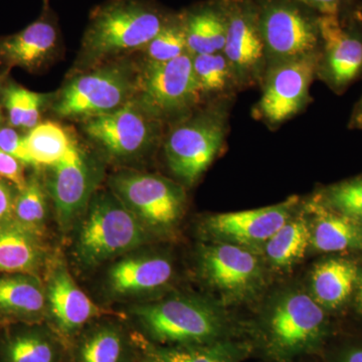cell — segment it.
<instances>
[{"mask_svg":"<svg viewBox=\"0 0 362 362\" xmlns=\"http://www.w3.org/2000/svg\"><path fill=\"white\" fill-rule=\"evenodd\" d=\"M109 185L149 233H168L185 213V187L164 176L121 171L111 176Z\"/></svg>","mask_w":362,"mask_h":362,"instance_id":"obj_8","label":"cell"},{"mask_svg":"<svg viewBox=\"0 0 362 362\" xmlns=\"http://www.w3.org/2000/svg\"><path fill=\"white\" fill-rule=\"evenodd\" d=\"M361 269L354 261L328 259L317 264L311 273L310 295L326 312L346 303L356 290Z\"/></svg>","mask_w":362,"mask_h":362,"instance_id":"obj_26","label":"cell"},{"mask_svg":"<svg viewBox=\"0 0 362 362\" xmlns=\"http://www.w3.org/2000/svg\"><path fill=\"white\" fill-rule=\"evenodd\" d=\"M68 349L69 362H137L141 356L132 329L103 317L88 324Z\"/></svg>","mask_w":362,"mask_h":362,"instance_id":"obj_19","label":"cell"},{"mask_svg":"<svg viewBox=\"0 0 362 362\" xmlns=\"http://www.w3.org/2000/svg\"><path fill=\"white\" fill-rule=\"evenodd\" d=\"M319 16H342L354 11L359 0H298Z\"/></svg>","mask_w":362,"mask_h":362,"instance_id":"obj_37","label":"cell"},{"mask_svg":"<svg viewBox=\"0 0 362 362\" xmlns=\"http://www.w3.org/2000/svg\"><path fill=\"white\" fill-rule=\"evenodd\" d=\"M356 8L342 16H320L319 20L317 78L337 95L362 78V21Z\"/></svg>","mask_w":362,"mask_h":362,"instance_id":"obj_11","label":"cell"},{"mask_svg":"<svg viewBox=\"0 0 362 362\" xmlns=\"http://www.w3.org/2000/svg\"><path fill=\"white\" fill-rule=\"evenodd\" d=\"M349 129L362 130V94L358 101L354 105L351 116H350Z\"/></svg>","mask_w":362,"mask_h":362,"instance_id":"obj_41","label":"cell"},{"mask_svg":"<svg viewBox=\"0 0 362 362\" xmlns=\"http://www.w3.org/2000/svg\"><path fill=\"white\" fill-rule=\"evenodd\" d=\"M233 99L209 102L173 124L164 141L169 170L192 187L223 151L230 131Z\"/></svg>","mask_w":362,"mask_h":362,"instance_id":"obj_4","label":"cell"},{"mask_svg":"<svg viewBox=\"0 0 362 362\" xmlns=\"http://www.w3.org/2000/svg\"><path fill=\"white\" fill-rule=\"evenodd\" d=\"M132 332L146 362H243L255 352L250 339H226L195 346H164L147 341L134 330Z\"/></svg>","mask_w":362,"mask_h":362,"instance_id":"obj_23","label":"cell"},{"mask_svg":"<svg viewBox=\"0 0 362 362\" xmlns=\"http://www.w3.org/2000/svg\"><path fill=\"white\" fill-rule=\"evenodd\" d=\"M0 317L9 323H42L47 318L45 285L35 274L0 276Z\"/></svg>","mask_w":362,"mask_h":362,"instance_id":"obj_22","label":"cell"},{"mask_svg":"<svg viewBox=\"0 0 362 362\" xmlns=\"http://www.w3.org/2000/svg\"><path fill=\"white\" fill-rule=\"evenodd\" d=\"M293 362H295V361H293Z\"/></svg>","mask_w":362,"mask_h":362,"instance_id":"obj_46","label":"cell"},{"mask_svg":"<svg viewBox=\"0 0 362 362\" xmlns=\"http://www.w3.org/2000/svg\"><path fill=\"white\" fill-rule=\"evenodd\" d=\"M265 49L267 69L318 54L320 16L298 0H252Z\"/></svg>","mask_w":362,"mask_h":362,"instance_id":"obj_7","label":"cell"},{"mask_svg":"<svg viewBox=\"0 0 362 362\" xmlns=\"http://www.w3.org/2000/svg\"><path fill=\"white\" fill-rule=\"evenodd\" d=\"M0 176L13 182L18 189L25 187L23 163L0 148Z\"/></svg>","mask_w":362,"mask_h":362,"instance_id":"obj_38","label":"cell"},{"mask_svg":"<svg viewBox=\"0 0 362 362\" xmlns=\"http://www.w3.org/2000/svg\"><path fill=\"white\" fill-rule=\"evenodd\" d=\"M326 362H362V338H349L335 345L326 347L323 354Z\"/></svg>","mask_w":362,"mask_h":362,"instance_id":"obj_36","label":"cell"},{"mask_svg":"<svg viewBox=\"0 0 362 362\" xmlns=\"http://www.w3.org/2000/svg\"><path fill=\"white\" fill-rule=\"evenodd\" d=\"M308 247H310L308 220L303 216L294 214L267 240L263 250L271 266L285 270L303 258Z\"/></svg>","mask_w":362,"mask_h":362,"instance_id":"obj_29","label":"cell"},{"mask_svg":"<svg viewBox=\"0 0 362 362\" xmlns=\"http://www.w3.org/2000/svg\"><path fill=\"white\" fill-rule=\"evenodd\" d=\"M173 14L154 0H108L90 13L83 56L95 63L143 49Z\"/></svg>","mask_w":362,"mask_h":362,"instance_id":"obj_3","label":"cell"},{"mask_svg":"<svg viewBox=\"0 0 362 362\" xmlns=\"http://www.w3.org/2000/svg\"><path fill=\"white\" fill-rule=\"evenodd\" d=\"M75 254L84 268H94L136 251L148 230L113 192L94 194L81 221Z\"/></svg>","mask_w":362,"mask_h":362,"instance_id":"obj_5","label":"cell"},{"mask_svg":"<svg viewBox=\"0 0 362 362\" xmlns=\"http://www.w3.org/2000/svg\"><path fill=\"white\" fill-rule=\"evenodd\" d=\"M0 362H69V349L47 323L0 328Z\"/></svg>","mask_w":362,"mask_h":362,"instance_id":"obj_20","label":"cell"},{"mask_svg":"<svg viewBox=\"0 0 362 362\" xmlns=\"http://www.w3.org/2000/svg\"><path fill=\"white\" fill-rule=\"evenodd\" d=\"M356 13L358 14L359 18H361L362 21V0H359L358 4L356 6Z\"/></svg>","mask_w":362,"mask_h":362,"instance_id":"obj_43","label":"cell"},{"mask_svg":"<svg viewBox=\"0 0 362 362\" xmlns=\"http://www.w3.org/2000/svg\"><path fill=\"white\" fill-rule=\"evenodd\" d=\"M40 235L13 221L0 228V273L35 274L44 266L47 251Z\"/></svg>","mask_w":362,"mask_h":362,"instance_id":"obj_27","label":"cell"},{"mask_svg":"<svg viewBox=\"0 0 362 362\" xmlns=\"http://www.w3.org/2000/svg\"><path fill=\"white\" fill-rule=\"evenodd\" d=\"M332 337L327 312L308 293L293 290L275 300L250 338L270 361L293 362L323 354Z\"/></svg>","mask_w":362,"mask_h":362,"instance_id":"obj_2","label":"cell"},{"mask_svg":"<svg viewBox=\"0 0 362 362\" xmlns=\"http://www.w3.org/2000/svg\"><path fill=\"white\" fill-rule=\"evenodd\" d=\"M137 362H146L144 358H143L142 356H140V358L138 359Z\"/></svg>","mask_w":362,"mask_h":362,"instance_id":"obj_44","label":"cell"},{"mask_svg":"<svg viewBox=\"0 0 362 362\" xmlns=\"http://www.w3.org/2000/svg\"><path fill=\"white\" fill-rule=\"evenodd\" d=\"M199 266L207 284L228 301L252 296L265 277L263 262L256 252L230 243L214 242L202 247Z\"/></svg>","mask_w":362,"mask_h":362,"instance_id":"obj_13","label":"cell"},{"mask_svg":"<svg viewBox=\"0 0 362 362\" xmlns=\"http://www.w3.org/2000/svg\"><path fill=\"white\" fill-rule=\"evenodd\" d=\"M0 148L23 164L33 165L32 157L26 146L25 137H23L13 128L0 129Z\"/></svg>","mask_w":362,"mask_h":362,"instance_id":"obj_35","label":"cell"},{"mask_svg":"<svg viewBox=\"0 0 362 362\" xmlns=\"http://www.w3.org/2000/svg\"><path fill=\"white\" fill-rule=\"evenodd\" d=\"M142 51L146 54V61L154 63L171 61L188 52L187 35L180 11L173 13L160 32Z\"/></svg>","mask_w":362,"mask_h":362,"instance_id":"obj_33","label":"cell"},{"mask_svg":"<svg viewBox=\"0 0 362 362\" xmlns=\"http://www.w3.org/2000/svg\"><path fill=\"white\" fill-rule=\"evenodd\" d=\"M14 199L11 188L0 180V228L13 221Z\"/></svg>","mask_w":362,"mask_h":362,"instance_id":"obj_40","label":"cell"},{"mask_svg":"<svg viewBox=\"0 0 362 362\" xmlns=\"http://www.w3.org/2000/svg\"><path fill=\"white\" fill-rule=\"evenodd\" d=\"M0 119H1V113H0Z\"/></svg>","mask_w":362,"mask_h":362,"instance_id":"obj_45","label":"cell"},{"mask_svg":"<svg viewBox=\"0 0 362 362\" xmlns=\"http://www.w3.org/2000/svg\"><path fill=\"white\" fill-rule=\"evenodd\" d=\"M192 66L202 104L235 99L240 87L223 52L192 56Z\"/></svg>","mask_w":362,"mask_h":362,"instance_id":"obj_28","label":"cell"},{"mask_svg":"<svg viewBox=\"0 0 362 362\" xmlns=\"http://www.w3.org/2000/svg\"><path fill=\"white\" fill-rule=\"evenodd\" d=\"M59 40L56 18L45 8L39 20L0 40V56L9 65L35 70L54 54Z\"/></svg>","mask_w":362,"mask_h":362,"instance_id":"obj_21","label":"cell"},{"mask_svg":"<svg viewBox=\"0 0 362 362\" xmlns=\"http://www.w3.org/2000/svg\"><path fill=\"white\" fill-rule=\"evenodd\" d=\"M33 166L54 165L66 156L74 141L58 123H40L25 136Z\"/></svg>","mask_w":362,"mask_h":362,"instance_id":"obj_30","label":"cell"},{"mask_svg":"<svg viewBox=\"0 0 362 362\" xmlns=\"http://www.w3.org/2000/svg\"><path fill=\"white\" fill-rule=\"evenodd\" d=\"M147 115L162 124H175L202 106L192 56L183 54L171 61H146L137 71L132 98Z\"/></svg>","mask_w":362,"mask_h":362,"instance_id":"obj_6","label":"cell"},{"mask_svg":"<svg viewBox=\"0 0 362 362\" xmlns=\"http://www.w3.org/2000/svg\"><path fill=\"white\" fill-rule=\"evenodd\" d=\"M228 16L223 54L240 90L259 86L265 76L267 61L252 0H228Z\"/></svg>","mask_w":362,"mask_h":362,"instance_id":"obj_17","label":"cell"},{"mask_svg":"<svg viewBox=\"0 0 362 362\" xmlns=\"http://www.w3.org/2000/svg\"><path fill=\"white\" fill-rule=\"evenodd\" d=\"M354 300H356V310L362 316V270L359 271L357 279L356 290H354Z\"/></svg>","mask_w":362,"mask_h":362,"instance_id":"obj_42","label":"cell"},{"mask_svg":"<svg viewBox=\"0 0 362 362\" xmlns=\"http://www.w3.org/2000/svg\"><path fill=\"white\" fill-rule=\"evenodd\" d=\"M47 190L37 177L26 180L25 187L18 189L13 207V221L35 235H44L47 223Z\"/></svg>","mask_w":362,"mask_h":362,"instance_id":"obj_31","label":"cell"},{"mask_svg":"<svg viewBox=\"0 0 362 362\" xmlns=\"http://www.w3.org/2000/svg\"><path fill=\"white\" fill-rule=\"evenodd\" d=\"M28 92V90L16 84L9 85L4 90V103L13 127H23Z\"/></svg>","mask_w":362,"mask_h":362,"instance_id":"obj_34","label":"cell"},{"mask_svg":"<svg viewBox=\"0 0 362 362\" xmlns=\"http://www.w3.org/2000/svg\"><path fill=\"white\" fill-rule=\"evenodd\" d=\"M180 13L192 56L223 52L228 30V0H204Z\"/></svg>","mask_w":362,"mask_h":362,"instance_id":"obj_25","label":"cell"},{"mask_svg":"<svg viewBox=\"0 0 362 362\" xmlns=\"http://www.w3.org/2000/svg\"><path fill=\"white\" fill-rule=\"evenodd\" d=\"M173 273V264L168 256L133 251L112 264L105 282L112 296L142 297L165 288Z\"/></svg>","mask_w":362,"mask_h":362,"instance_id":"obj_18","label":"cell"},{"mask_svg":"<svg viewBox=\"0 0 362 362\" xmlns=\"http://www.w3.org/2000/svg\"><path fill=\"white\" fill-rule=\"evenodd\" d=\"M314 197L323 206L362 225V175L323 188Z\"/></svg>","mask_w":362,"mask_h":362,"instance_id":"obj_32","label":"cell"},{"mask_svg":"<svg viewBox=\"0 0 362 362\" xmlns=\"http://www.w3.org/2000/svg\"><path fill=\"white\" fill-rule=\"evenodd\" d=\"M131 329L164 346H195L226 339H249L225 312L192 296L165 298L130 309Z\"/></svg>","mask_w":362,"mask_h":362,"instance_id":"obj_1","label":"cell"},{"mask_svg":"<svg viewBox=\"0 0 362 362\" xmlns=\"http://www.w3.org/2000/svg\"><path fill=\"white\" fill-rule=\"evenodd\" d=\"M306 211L310 247L319 252H362V225L320 204L315 197Z\"/></svg>","mask_w":362,"mask_h":362,"instance_id":"obj_24","label":"cell"},{"mask_svg":"<svg viewBox=\"0 0 362 362\" xmlns=\"http://www.w3.org/2000/svg\"><path fill=\"white\" fill-rule=\"evenodd\" d=\"M45 292V323L63 339L68 347L88 324L111 313L95 304L81 290L62 259L52 262Z\"/></svg>","mask_w":362,"mask_h":362,"instance_id":"obj_15","label":"cell"},{"mask_svg":"<svg viewBox=\"0 0 362 362\" xmlns=\"http://www.w3.org/2000/svg\"><path fill=\"white\" fill-rule=\"evenodd\" d=\"M137 73L128 63L101 66L71 80L54 112L63 118L87 119L115 111L134 96Z\"/></svg>","mask_w":362,"mask_h":362,"instance_id":"obj_9","label":"cell"},{"mask_svg":"<svg viewBox=\"0 0 362 362\" xmlns=\"http://www.w3.org/2000/svg\"><path fill=\"white\" fill-rule=\"evenodd\" d=\"M163 124L128 103L109 113L84 119V131L98 146L116 159L141 156L156 146Z\"/></svg>","mask_w":362,"mask_h":362,"instance_id":"obj_12","label":"cell"},{"mask_svg":"<svg viewBox=\"0 0 362 362\" xmlns=\"http://www.w3.org/2000/svg\"><path fill=\"white\" fill-rule=\"evenodd\" d=\"M47 100V95L28 90L26 98L25 117H23V127L25 129H33L39 125L42 116V107Z\"/></svg>","mask_w":362,"mask_h":362,"instance_id":"obj_39","label":"cell"},{"mask_svg":"<svg viewBox=\"0 0 362 362\" xmlns=\"http://www.w3.org/2000/svg\"><path fill=\"white\" fill-rule=\"evenodd\" d=\"M298 204L297 197H290L275 206L214 214L202 223V233L214 242L230 243L257 252L294 216Z\"/></svg>","mask_w":362,"mask_h":362,"instance_id":"obj_16","label":"cell"},{"mask_svg":"<svg viewBox=\"0 0 362 362\" xmlns=\"http://www.w3.org/2000/svg\"><path fill=\"white\" fill-rule=\"evenodd\" d=\"M47 168L45 190L54 202L59 228L69 232L94 197L97 171L76 141L61 160Z\"/></svg>","mask_w":362,"mask_h":362,"instance_id":"obj_14","label":"cell"},{"mask_svg":"<svg viewBox=\"0 0 362 362\" xmlns=\"http://www.w3.org/2000/svg\"><path fill=\"white\" fill-rule=\"evenodd\" d=\"M318 54L269 66L262 81V94L252 117L271 129L291 120L312 101L310 88L317 78Z\"/></svg>","mask_w":362,"mask_h":362,"instance_id":"obj_10","label":"cell"}]
</instances>
